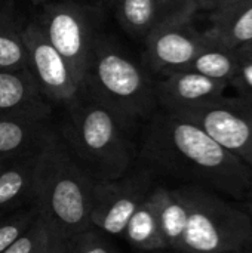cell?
<instances>
[{
  "label": "cell",
  "instance_id": "obj_1",
  "mask_svg": "<svg viewBox=\"0 0 252 253\" xmlns=\"http://www.w3.org/2000/svg\"><path fill=\"white\" fill-rule=\"evenodd\" d=\"M140 153L151 170L186 185L232 200H245L252 194V169L247 163L195 123L165 110H157L147 120Z\"/></svg>",
  "mask_w": 252,
  "mask_h": 253
},
{
  "label": "cell",
  "instance_id": "obj_2",
  "mask_svg": "<svg viewBox=\"0 0 252 253\" xmlns=\"http://www.w3.org/2000/svg\"><path fill=\"white\" fill-rule=\"evenodd\" d=\"M94 185L59 133L52 130L37 153L33 179L31 206L43 222L64 240L92 227Z\"/></svg>",
  "mask_w": 252,
  "mask_h": 253
},
{
  "label": "cell",
  "instance_id": "obj_3",
  "mask_svg": "<svg viewBox=\"0 0 252 253\" xmlns=\"http://www.w3.org/2000/svg\"><path fill=\"white\" fill-rule=\"evenodd\" d=\"M131 130L113 111L80 90L67 104L59 136L80 168L98 184L128 175L135 160Z\"/></svg>",
  "mask_w": 252,
  "mask_h": 253
},
{
  "label": "cell",
  "instance_id": "obj_4",
  "mask_svg": "<svg viewBox=\"0 0 252 253\" xmlns=\"http://www.w3.org/2000/svg\"><path fill=\"white\" fill-rule=\"evenodd\" d=\"M82 90L113 111L131 129L149 120L159 107L156 82L113 39L101 34L95 43Z\"/></svg>",
  "mask_w": 252,
  "mask_h": 253
},
{
  "label": "cell",
  "instance_id": "obj_5",
  "mask_svg": "<svg viewBox=\"0 0 252 253\" xmlns=\"http://www.w3.org/2000/svg\"><path fill=\"white\" fill-rule=\"evenodd\" d=\"M187 208V224L178 253H248L252 216L232 199L198 185L177 188Z\"/></svg>",
  "mask_w": 252,
  "mask_h": 253
},
{
  "label": "cell",
  "instance_id": "obj_6",
  "mask_svg": "<svg viewBox=\"0 0 252 253\" xmlns=\"http://www.w3.org/2000/svg\"><path fill=\"white\" fill-rule=\"evenodd\" d=\"M36 22L83 86L95 43L101 36L95 9L71 0L52 1L45 4Z\"/></svg>",
  "mask_w": 252,
  "mask_h": 253
},
{
  "label": "cell",
  "instance_id": "obj_7",
  "mask_svg": "<svg viewBox=\"0 0 252 253\" xmlns=\"http://www.w3.org/2000/svg\"><path fill=\"white\" fill-rule=\"evenodd\" d=\"M196 12L181 9L159 24L144 39L146 65L149 71L168 76L183 71L196 55L212 42V34L195 27Z\"/></svg>",
  "mask_w": 252,
  "mask_h": 253
},
{
  "label": "cell",
  "instance_id": "obj_8",
  "mask_svg": "<svg viewBox=\"0 0 252 253\" xmlns=\"http://www.w3.org/2000/svg\"><path fill=\"white\" fill-rule=\"evenodd\" d=\"M168 113L203 129L214 141L252 169V101L223 95L196 107Z\"/></svg>",
  "mask_w": 252,
  "mask_h": 253
},
{
  "label": "cell",
  "instance_id": "obj_9",
  "mask_svg": "<svg viewBox=\"0 0 252 253\" xmlns=\"http://www.w3.org/2000/svg\"><path fill=\"white\" fill-rule=\"evenodd\" d=\"M28 70L48 101L70 104L82 90L67 61L48 42L36 21L22 27Z\"/></svg>",
  "mask_w": 252,
  "mask_h": 253
},
{
  "label": "cell",
  "instance_id": "obj_10",
  "mask_svg": "<svg viewBox=\"0 0 252 253\" xmlns=\"http://www.w3.org/2000/svg\"><path fill=\"white\" fill-rule=\"evenodd\" d=\"M150 185L151 175L149 172L95 184L92 191L91 225L107 236H122L137 208L150 194Z\"/></svg>",
  "mask_w": 252,
  "mask_h": 253
},
{
  "label": "cell",
  "instance_id": "obj_11",
  "mask_svg": "<svg viewBox=\"0 0 252 253\" xmlns=\"http://www.w3.org/2000/svg\"><path fill=\"white\" fill-rule=\"evenodd\" d=\"M227 87L229 83L226 82L183 70L156 82V96L160 110L178 111L214 101L223 96Z\"/></svg>",
  "mask_w": 252,
  "mask_h": 253
},
{
  "label": "cell",
  "instance_id": "obj_12",
  "mask_svg": "<svg viewBox=\"0 0 252 253\" xmlns=\"http://www.w3.org/2000/svg\"><path fill=\"white\" fill-rule=\"evenodd\" d=\"M50 105L30 71L0 70V117L49 120Z\"/></svg>",
  "mask_w": 252,
  "mask_h": 253
},
{
  "label": "cell",
  "instance_id": "obj_13",
  "mask_svg": "<svg viewBox=\"0 0 252 253\" xmlns=\"http://www.w3.org/2000/svg\"><path fill=\"white\" fill-rule=\"evenodd\" d=\"M52 130L49 120L0 117V159L12 162L37 153Z\"/></svg>",
  "mask_w": 252,
  "mask_h": 253
},
{
  "label": "cell",
  "instance_id": "obj_14",
  "mask_svg": "<svg viewBox=\"0 0 252 253\" xmlns=\"http://www.w3.org/2000/svg\"><path fill=\"white\" fill-rule=\"evenodd\" d=\"M111 9L117 24L135 39H146L166 18L181 10L169 0H114Z\"/></svg>",
  "mask_w": 252,
  "mask_h": 253
},
{
  "label": "cell",
  "instance_id": "obj_15",
  "mask_svg": "<svg viewBox=\"0 0 252 253\" xmlns=\"http://www.w3.org/2000/svg\"><path fill=\"white\" fill-rule=\"evenodd\" d=\"M147 200L154 211L166 248L180 252L187 224V208L177 190L156 187L150 191Z\"/></svg>",
  "mask_w": 252,
  "mask_h": 253
},
{
  "label": "cell",
  "instance_id": "obj_16",
  "mask_svg": "<svg viewBox=\"0 0 252 253\" xmlns=\"http://www.w3.org/2000/svg\"><path fill=\"white\" fill-rule=\"evenodd\" d=\"M37 153L12 160L0 170V212L18 208L27 202L33 203V179Z\"/></svg>",
  "mask_w": 252,
  "mask_h": 253
},
{
  "label": "cell",
  "instance_id": "obj_17",
  "mask_svg": "<svg viewBox=\"0 0 252 253\" xmlns=\"http://www.w3.org/2000/svg\"><path fill=\"white\" fill-rule=\"evenodd\" d=\"M212 27L208 30L220 43L230 47L252 44V0L224 10L211 12Z\"/></svg>",
  "mask_w": 252,
  "mask_h": 253
},
{
  "label": "cell",
  "instance_id": "obj_18",
  "mask_svg": "<svg viewBox=\"0 0 252 253\" xmlns=\"http://www.w3.org/2000/svg\"><path fill=\"white\" fill-rule=\"evenodd\" d=\"M239 61L241 49L226 46L214 37L212 42L196 55L186 70L229 83L238 70Z\"/></svg>",
  "mask_w": 252,
  "mask_h": 253
},
{
  "label": "cell",
  "instance_id": "obj_19",
  "mask_svg": "<svg viewBox=\"0 0 252 253\" xmlns=\"http://www.w3.org/2000/svg\"><path fill=\"white\" fill-rule=\"evenodd\" d=\"M123 236L129 245L144 252L168 249L162 237L154 211L147 199L137 208L128 221Z\"/></svg>",
  "mask_w": 252,
  "mask_h": 253
},
{
  "label": "cell",
  "instance_id": "obj_20",
  "mask_svg": "<svg viewBox=\"0 0 252 253\" xmlns=\"http://www.w3.org/2000/svg\"><path fill=\"white\" fill-rule=\"evenodd\" d=\"M0 70L30 71L22 40V27L4 9H0Z\"/></svg>",
  "mask_w": 252,
  "mask_h": 253
},
{
  "label": "cell",
  "instance_id": "obj_21",
  "mask_svg": "<svg viewBox=\"0 0 252 253\" xmlns=\"http://www.w3.org/2000/svg\"><path fill=\"white\" fill-rule=\"evenodd\" d=\"M67 253H119L107 234L89 227L65 240Z\"/></svg>",
  "mask_w": 252,
  "mask_h": 253
},
{
  "label": "cell",
  "instance_id": "obj_22",
  "mask_svg": "<svg viewBox=\"0 0 252 253\" xmlns=\"http://www.w3.org/2000/svg\"><path fill=\"white\" fill-rule=\"evenodd\" d=\"M37 211L31 206L27 211L16 212L10 218L0 219V253L4 252L9 246H12L34 222L37 218Z\"/></svg>",
  "mask_w": 252,
  "mask_h": 253
},
{
  "label": "cell",
  "instance_id": "obj_23",
  "mask_svg": "<svg viewBox=\"0 0 252 253\" xmlns=\"http://www.w3.org/2000/svg\"><path fill=\"white\" fill-rule=\"evenodd\" d=\"M229 86L236 90L239 98L252 101V55L247 47H241V61Z\"/></svg>",
  "mask_w": 252,
  "mask_h": 253
},
{
  "label": "cell",
  "instance_id": "obj_24",
  "mask_svg": "<svg viewBox=\"0 0 252 253\" xmlns=\"http://www.w3.org/2000/svg\"><path fill=\"white\" fill-rule=\"evenodd\" d=\"M46 234V224L43 219L37 215L31 227L4 252L1 253H34L40 246L43 237Z\"/></svg>",
  "mask_w": 252,
  "mask_h": 253
},
{
  "label": "cell",
  "instance_id": "obj_25",
  "mask_svg": "<svg viewBox=\"0 0 252 253\" xmlns=\"http://www.w3.org/2000/svg\"><path fill=\"white\" fill-rule=\"evenodd\" d=\"M34 253H67L65 240L46 225V234Z\"/></svg>",
  "mask_w": 252,
  "mask_h": 253
},
{
  "label": "cell",
  "instance_id": "obj_26",
  "mask_svg": "<svg viewBox=\"0 0 252 253\" xmlns=\"http://www.w3.org/2000/svg\"><path fill=\"white\" fill-rule=\"evenodd\" d=\"M186 4L193 9L196 13L199 10H209L212 12L217 6V0H186Z\"/></svg>",
  "mask_w": 252,
  "mask_h": 253
},
{
  "label": "cell",
  "instance_id": "obj_27",
  "mask_svg": "<svg viewBox=\"0 0 252 253\" xmlns=\"http://www.w3.org/2000/svg\"><path fill=\"white\" fill-rule=\"evenodd\" d=\"M247 1H251V0H217V6H215V9L212 12L224 10V9H229V7H235V6L244 4Z\"/></svg>",
  "mask_w": 252,
  "mask_h": 253
},
{
  "label": "cell",
  "instance_id": "obj_28",
  "mask_svg": "<svg viewBox=\"0 0 252 253\" xmlns=\"http://www.w3.org/2000/svg\"><path fill=\"white\" fill-rule=\"evenodd\" d=\"M169 1H171V3H174V4H175L177 7H180V9H186V7H187V9H190V7L186 4V0H169ZM192 10H193V9H192Z\"/></svg>",
  "mask_w": 252,
  "mask_h": 253
},
{
  "label": "cell",
  "instance_id": "obj_29",
  "mask_svg": "<svg viewBox=\"0 0 252 253\" xmlns=\"http://www.w3.org/2000/svg\"><path fill=\"white\" fill-rule=\"evenodd\" d=\"M98 4H101V6H104V7H111L113 6V3H114V0H95Z\"/></svg>",
  "mask_w": 252,
  "mask_h": 253
},
{
  "label": "cell",
  "instance_id": "obj_30",
  "mask_svg": "<svg viewBox=\"0 0 252 253\" xmlns=\"http://www.w3.org/2000/svg\"><path fill=\"white\" fill-rule=\"evenodd\" d=\"M7 163H9L7 160H1V159H0V170H1V169H3V168L7 165Z\"/></svg>",
  "mask_w": 252,
  "mask_h": 253
},
{
  "label": "cell",
  "instance_id": "obj_31",
  "mask_svg": "<svg viewBox=\"0 0 252 253\" xmlns=\"http://www.w3.org/2000/svg\"><path fill=\"white\" fill-rule=\"evenodd\" d=\"M31 3H36V4H39V3H46L48 0H30Z\"/></svg>",
  "mask_w": 252,
  "mask_h": 253
},
{
  "label": "cell",
  "instance_id": "obj_32",
  "mask_svg": "<svg viewBox=\"0 0 252 253\" xmlns=\"http://www.w3.org/2000/svg\"><path fill=\"white\" fill-rule=\"evenodd\" d=\"M245 47H247V49L250 50V53H251V55H252V44H250V46H245Z\"/></svg>",
  "mask_w": 252,
  "mask_h": 253
},
{
  "label": "cell",
  "instance_id": "obj_33",
  "mask_svg": "<svg viewBox=\"0 0 252 253\" xmlns=\"http://www.w3.org/2000/svg\"><path fill=\"white\" fill-rule=\"evenodd\" d=\"M1 218H3V216H1V215H0V219H1Z\"/></svg>",
  "mask_w": 252,
  "mask_h": 253
},
{
  "label": "cell",
  "instance_id": "obj_34",
  "mask_svg": "<svg viewBox=\"0 0 252 253\" xmlns=\"http://www.w3.org/2000/svg\"><path fill=\"white\" fill-rule=\"evenodd\" d=\"M250 253H252V249H251V251H250Z\"/></svg>",
  "mask_w": 252,
  "mask_h": 253
},
{
  "label": "cell",
  "instance_id": "obj_35",
  "mask_svg": "<svg viewBox=\"0 0 252 253\" xmlns=\"http://www.w3.org/2000/svg\"><path fill=\"white\" fill-rule=\"evenodd\" d=\"M248 253H250V252H248Z\"/></svg>",
  "mask_w": 252,
  "mask_h": 253
}]
</instances>
